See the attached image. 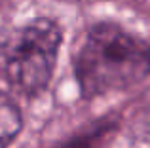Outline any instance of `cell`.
I'll return each mask as SVG.
<instances>
[{
  "label": "cell",
  "instance_id": "cell-3",
  "mask_svg": "<svg viewBox=\"0 0 150 148\" xmlns=\"http://www.w3.org/2000/svg\"><path fill=\"white\" fill-rule=\"evenodd\" d=\"M118 127V120L116 118H101L95 123H91L89 127L82 129L80 133H74L72 137H69L67 141L57 142L51 148H101L103 141L108 135H112Z\"/></svg>",
  "mask_w": 150,
  "mask_h": 148
},
{
  "label": "cell",
  "instance_id": "cell-2",
  "mask_svg": "<svg viewBox=\"0 0 150 148\" xmlns=\"http://www.w3.org/2000/svg\"><path fill=\"white\" fill-rule=\"evenodd\" d=\"M63 30L53 19L36 17L0 32V76L27 97L50 85Z\"/></svg>",
  "mask_w": 150,
  "mask_h": 148
},
{
  "label": "cell",
  "instance_id": "cell-4",
  "mask_svg": "<svg viewBox=\"0 0 150 148\" xmlns=\"http://www.w3.org/2000/svg\"><path fill=\"white\" fill-rule=\"evenodd\" d=\"M23 129V114L8 93L0 91V148H8Z\"/></svg>",
  "mask_w": 150,
  "mask_h": 148
},
{
  "label": "cell",
  "instance_id": "cell-1",
  "mask_svg": "<svg viewBox=\"0 0 150 148\" xmlns=\"http://www.w3.org/2000/svg\"><path fill=\"white\" fill-rule=\"evenodd\" d=\"M74 74L84 99L131 89L150 74V46L118 23H95L74 57Z\"/></svg>",
  "mask_w": 150,
  "mask_h": 148
}]
</instances>
